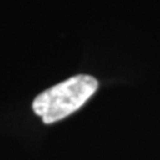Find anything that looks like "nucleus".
Returning <instances> with one entry per match:
<instances>
[{
  "label": "nucleus",
  "instance_id": "1",
  "mask_svg": "<svg viewBox=\"0 0 160 160\" xmlns=\"http://www.w3.org/2000/svg\"><path fill=\"white\" fill-rule=\"evenodd\" d=\"M97 88L98 82L92 76L77 75L40 92L34 98L32 108L44 123H53L78 110Z\"/></svg>",
  "mask_w": 160,
  "mask_h": 160
}]
</instances>
